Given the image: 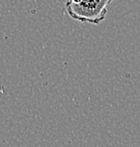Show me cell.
<instances>
[{
	"instance_id": "6da1fadb",
	"label": "cell",
	"mask_w": 140,
	"mask_h": 147,
	"mask_svg": "<svg viewBox=\"0 0 140 147\" xmlns=\"http://www.w3.org/2000/svg\"><path fill=\"white\" fill-rule=\"evenodd\" d=\"M112 2L113 0H68L65 9L74 20L98 25L105 19Z\"/></svg>"
}]
</instances>
